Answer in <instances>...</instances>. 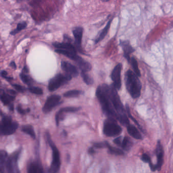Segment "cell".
<instances>
[{
    "label": "cell",
    "mask_w": 173,
    "mask_h": 173,
    "mask_svg": "<svg viewBox=\"0 0 173 173\" xmlns=\"http://www.w3.org/2000/svg\"><path fill=\"white\" fill-rule=\"evenodd\" d=\"M101 1L104 2H107L109 1V0H101Z\"/></svg>",
    "instance_id": "cell-40"
},
{
    "label": "cell",
    "mask_w": 173,
    "mask_h": 173,
    "mask_svg": "<svg viewBox=\"0 0 173 173\" xmlns=\"http://www.w3.org/2000/svg\"><path fill=\"white\" fill-rule=\"evenodd\" d=\"M22 152V149L17 150L8 156L6 161V172L8 173H19L18 160Z\"/></svg>",
    "instance_id": "cell-8"
},
{
    "label": "cell",
    "mask_w": 173,
    "mask_h": 173,
    "mask_svg": "<svg viewBox=\"0 0 173 173\" xmlns=\"http://www.w3.org/2000/svg\"><path fill=\"white\" fill-rule=\"evenodd\" d=\"M122 69V64L121 63L118 64L114 68L111 74V78L113 81V84L116 89L119 90L122 86L121 81V71Z\"/></svg>",
    "instance_id": "cell-9"
},
{
    "label": "cell",
    "mask_w": 173,
    "mask_h": 173,
    "mask_svg": "<svg viewBox=\"0 0 173 173\" xmlns=\"http://www.w3.org/2000/svg\"><path fill=\"white\" fill-rule=\"evenodd\" d=\"M81 76L86 84L90 85L94 83V80L92 78L90 77L86 72H81Z\"/></svg>",
    "instance_id": "cell-26"
},
{
    "label": "cell",
    "mask_w": 173,
    "mask_h": 173,
    "mask_svg": "<svg viewBox=\"0 0 173 173\" xmlns=\"http://www.w3.org/2000/svg\"><path fill=\"white\" fill-rule=\"evenodd\" d=\"M78 68L82 71L87 72L90 71L92 68L91 64L88 62L84 60V59H82L79 60L78 63H77Z\"/></svg>",
    "instance_id": "cell-21"
},
{
    "label": "cell",
    "mask_w": 173,
    "mask_h": 173,
    "mask_svg": "<svg viewBox=\"0 0 173 173\" xmlns=\"http://www.w3.org/2000/svg\"><path fill=\"white\" fill-rule=\"evenodd\" d=\"M10 66H11L12 68H13V69H16V64L15 63V62H12L11 63H10Z\"/></svg>",
    "instance_id": "cell-38"
},
{
    "label": "cell",
    "mask_w": 173,
    "mask_h": 173,
    "mask_svg": "<svg viewBox=\"0 0 173 173\" xmlns=\"http://www.w3.org/2000/svg\"><path fill=\"white\" fill-rule=\"evenodd\" d=\"M95 152V149L94 147L90 148L89 150H88V153H89L90 154L92 155L94 154Z\"/></svg>",
    "instance_id": "cell-37"
},
{
    "label": "cell",
    "mask_w": 173,
    "mask_h": 173,
    "mask_svg": "<svg viewBox=\"0 0 173 173\" xmlns=\"http://www.w3.org/2000/svg\"><path fill=\"white\" fill-rule=\"evenodd\" d=\"M156 155L158 159L157 165L155 166L156 170L160 171L163 163V150L160 141L158 142L156 149Z\"/></svg>",
    "instance_id": "cell-14"
},
{
    "label": "cell",
    "mask_w": 173,
    "mask_h": 173,
    "mask_svg": "<svg viewBox=\"0 0 173 173\" xmlns=\"http://www.w3.org/2000/svg\"><path fill=\"white\" fill-rule=\"evenodd\" d=\"M121 46L122 47L123 51V56L127 60L128 62L130 61V55L135 51V49L130 44V43L127 41H121L120 43Z\"/></svg>",
    "instance_id": "cell-15"
},
{
    "label": "cell",
    "mask_w": 173,
    "mask_h": 173,
    "mask_svg": "<svg viewBox=\"0 0 173 173\" xmlns=\"http://www.w3.org/2000/svg\"><path fill=\"white\" fill-rule=\"evenodd\" d=\"M127 131H128L129 134L134 138L137 139V140L142 139L141 134L135 126H133V125H128L127 126Z\"/></svg>",
    "instance_id": "cell-19"
},
{
    "label": "cell",
    "mask_w": 173,
    "mask_h": 173,
    "mask_svg": "<svg viewBox=\"0 0 173 173\" xmlns=\"http://www.w3.org/2000/svg\"><path fill=\"white\" fill-rule=\"evenodd\" d=\"M103 132L107 137H115L121 134L122 129L118 125L116 119L108 117L104 122Z\"/></svg>",
    "instance_id": "cell-5"
},
{
    "label": "cell",
    "mask_w": 173,
    "mask_h": 173,
    "mask_svg": "<svg viewBox=\"0 0 173 173\" xmlns=\"http://www.w3.org/2000/svg\"><path fill=\"white\" fill-rule=\"evenodd\" d=\"M27 27V23L25 22H23L20 23H19L17 24L16 29L10 32V34L12 35H15L17 34L19 31H22L23 30H24L26 27Z\"/></svg>",
    "instance_id": "cell-28"
},
{
    "label": "cell",
    "mask_w": 173,
    "mask_h": 173,
    "mask_svg": "<svg viewBox=\"0 0 173 173\" xmlns=\"http://www.w3.org/2000/svg\"><path fill=\"white\" fill-rule=\"evenodd\" d=\"M112 22V19H111L109 22L107 23V26H105V27L103 29V30L101 31V33L97 37L96 39H95V44L98 43L100 41H101V40L105 38V36H107V34L108 31H109V28L111 27V23Z\"/></svg>",
    "instance_id": "cell-20"
},
{
    "label": "cell",
    "mask_w": 173,
    "mask_h": 173,
    "mask_svg": "<svg viewBox=\"0 0 173 173\" xmlns=\"http://www.w3.org/2000/svg\"><path fill=\"white\" fill-rule=\"evenodd\" d=\"M82 93V92L78 90H72L67 92L64 93V97H78Z\"/></svg>",
    "instance_id": "cell-29"
},
{
    "label": "cell",
    "mask_w": 173,
    "mask_h": 173,
    "mask_svg": "<svg viewBox=\"0 0 173 173\" xmlns=\"http://www.w3.org/2000/svg\"><path fill=\"white\" fill-rule=\"evenodd\" d=\"M1 75L2 77L6 79L7 80H11L12 79V78L9 77L8 76V74L7 73V72L5 71H3L1 72Z\"/></svg>",
    "instance_id": "cell-35"
},
{
    "label": "cell",
    "mask_w": 173,
    "mask_h": 173,
    "mask_svg": "<svg viewBox=\"0 0 173 173\" xmlns=\"http://www.w3.org/2000/svg\"><path fill=\"white\" fill-rule=\"evenodd\" d=\"M80 109V108L74 107H68L63 108L59 111L56 114L55 120L56 122L57 126L59 125L60 121L63 120L65 117V113H74L78 111Z\"/></svg>",
    "instance_id": "cell-13"
},
{
    "label": "cell",
    "mask_w": 173,
    "mask_h": 173,
    "mask_svg": "<svg viewBox=\"0 0 173 173\" xmlns=\"http://www.w3.org/2000/svg\"><path fill=\"white\" fill-rule=\"evenodd\" d=\"M13 86L15 89H16V90L18 92H20V93H24L26 90L25 87L22 86V85H20L15 84L13 85Z\"/></svg>",
    "instance_id": "cell-33"
},
{
    "label": "cell",
    "mask_w": 173,
    "mask_h": 173,
    "mask_svg": "<svg viewBox=\"0 0 173 173\" xmlns=\"http://www.w3.org/2000/svg\"><path fill=\"white\" fill-rule=\"evenodd\" d=\"M108 142L107 141L103 142H98V143H94V148H102L107 147V144Z\"/></svg>",
    "instance_id": "cell-31"
},
{
    "label": "cell",
    "mask_w": 173,
    "mask_h": 173,
    "mask_svg": "<svg viewBox=\"0 0 173 173\" xmlns=\"http://www.w3.org/2000/svg\"><path fill=\"white\" fill-rule=\"evenodd\" d=\"M61 97L58 95H53L47 99L43 108L45 113H48L52 111L54 107L59 104Z\"/></svg>",
    "instance_id": "cell-10"
},
{
    "label": "cell",
    "mask_w": 173,
    "mask_h": 173,
    "mask_svg": "<svg viewBox=\"0 0 173 173\" xmlns=\"http://www.w3.org/2000/svg\"><path fill=\"white\" fill-rule=\"evenodd\" d=\"M122 137H119L116 138L114 140V143H115V144L117 145L118 146H121L122 144Z\"/></svg>",
    "instance_id": "cell-36"
},
{
    "label": "cell",
    "mask_w": 173,
    "mask_h": 173,
    "mask_svg": "<svg viewBox=\"0 0 173 173\" xmlns=\"http://www.w3.org/2000/svg\"><path fill=\"white\" fill-rule=\"evenodd\" d=\"M107 148H108V152L111 154L115 155H123L124 154V152L122 150L111 146L108 143L107 144Z\"/></svg>",
    "instance_id": "cell-23"
},
{
    "label": "cell",
    "mask_w": 173,
    "mask_h": 173,
    "mask_svg": "<svg viewBox=\"0 0 173 173\" xmlns=\"http://www.w3.org/2000/svg\"><path fill=\"white\" fill-rule=\"evenodd\" d=\"M8 157L7 152L0 150V173L6 172V161Z\"/></svg>",
    "instance_id": "cell-17"
},
{
    "label": "cell",
    "mask_w": 173,
    "mask_h": 173,
    "mask_svg": "<svg viewBox=\"0 0 173 173\" xmlns=\"http://www.w3.org/2000/svg\"><path fill=\"white\" fill-rule=\"evenodd\" d=\"M46 136L49 144L52 150V162L51 163V167L49 172L50 173H57L59 171L61 166L59 151L54 142L52 140L50 134L47 133Z\"/></svg>",
    "instance_id": "cell-6"
},
{
    "label": "cell",
    "mask_w": 173,
    "mask_h": 173,
    "mask_svg": "<svg viewBox=\"0 0 173 173\" xmlns=\"http://www.w3.org/2000/svg\"><path fill=\"white\" fill-rule=\"evenodd\" d=\"M72 78L71 76L67 74H58L50 79L49 82L48 89L50 92H53L66 84Z\"/></svg>",
    "instance_id": "cell-7"
},
{
    "label": "cell",
    "mask_w": 173,
    "mask_h": 173,
    "mask_svg": "<svg viewBox=\"0 0 173 173\" xmlns=\"http://www.w3.org/2000/svg\"><path fill=\"white\" fill-rule=\"evenodd\" d=\"M22 132L30 135L33 139H36V134L31 125H24L22 127Z\"/></svg>",
    "instance_id": "cell-22"
},
{
    "label": "cell",
    "mask_w": 173,
    "mask_h": 173,
    "mask_svg": "<svg viewBox=\"0 0 173 173\" xmlns=\"http://www.w3.org/2000/svg\"><path fill=\"white\" fill-rule=\"evenodd\" d=\"M27 172L29 173H42L44 171L41 163L39 161H34L30 163Z\"/></svg>",
    "instance_id": "cell-16"
},
{
    "label": "cell",
    "mask_w": 173,
    "mask_h": 173,
    "mask_svg": "<svg viewBox=\"0 0 173 173\" xmlns=\"http://www.w3.org/2000/svg\"><path fill=\"white\" fill-rule=\"evenodd\" d=\"M17 111L21 114H25L26 113L29 112L30 111V109H26V110H24L22 108V107L20 106H18L17 107Z\"/></svg>",
    "instance_id": "cell-34"
},
{
    "label": "cell",
    "mask_w": 173,
    "mask_h": 173,
    "mask_svg": "<svg viewBox=\"0 0 173 173\" xmlns=\"http://www.w3.org/2000/svg\"><path fill=\"white\" fill-rule=\"evenodd\" d=\"M0 114L2 116V119L0 123V136H9L13 134L18 127V124L13 122L10 116L4 115L1 112Z\"/></svg>",
    "instance_id": "cell-4"
},
{
    "label": "cell",
    "mask_w": 173,
    "mask_h": 173,
    "mask_svg": "<svg viewBox=\"0 0 173 173\" xmlns=\"http://www.w3.org/2000/svg\"><path fill=\"white\" fill-rule=\"evenodd\" d=\"M61 67L63 70L66 73V74L69 75L72 77H77L78 76V69L70 63L62 61L61 62Z\"/></svg>",
    "instance_id": "cell-12"
},
{
    "label": "cell",
    "mask_w": 173,
    "mask_h": 173,
    "mask_svg": "<svg viewBox=\"0 0 173 173\" xmlns=\"http://www.w3.org/2000/svg\"><path fill=\"white\" fill-rule=\"evenodd\" d=\"M15 99V97L14 96L5 93L4 92H2V93L0 94V100L5 105L9 106L11 104L12 102Z\"/></svg>",
    "instance_id": "cell-18"
},
{
    "label": "cell",
    "mask_w": 173,
    "mask_h": 173,
    "mask_svg": "<svg viewBox=\"0 0 173 173\" xmlns=\"http://www.w3.org/2000/svg\"><path fill=\"white\" fill-rule=\"evenodd\" d=\"M20 77L23 83L29 86H31V84L33 82V79L29 75L26 74V73L22 72L20 74Z\"/></svg>",
    "instance_id": "cell-27"
},
{
    "label": "cell",
    "mask_w": 173,
    "mask_h": 173,
    "mask_svg": "<svg viewBox=\"0 0 173 173\" xmlns=\"http://www.w3.org/2000/svg\"><path fill=\"white\" fill-rule=\"evenodd\" d=\"M5 1H6V0H5Z\"/></svg>",
    "instance_id": "cell-42"
},
{
    "label": "cell",
    "mask_w": 173,
    "mask_h": 173,
    "mask_svg": "<svg viewBox=\"0 0 173 173\" xmlns=\"http://www.w3.org/2000/svg\"><path fill=\"white\" fill-rule=\"evenodd\" d=\"M132 146V142L129 138L128 137H125L122 142L121 146L123 149L128 151L130 149Z\"/></svg>",
    "instance_id": "cell-24"
},
{
    "label": "cell",
    "mask_w": 173,
    "mask_h": 173,
    "mask_svg": "<svg viewBox=\"0 0 173 173\" xmlns=\"http://www.w3.org/2000/svg\"><path fill=\"white\" fill-rule=\"evenodd\" d=\"M82 32L83 29L82 27H76L73 30L72 33L74 37V47L76 50L80 53H82Z\"/></svg>",
    "instance_id": "cell-11"
},
{
    "label": "cell",
    "mask_w": 173,
    "mask_h": 173,
    "mask_svg": "<svg viewBox=\"0 0 173 173\" xmlns=\"http://www.w3.org/2000/svg\"><path fill=\"white\" fill-rule=\"evenodd\" d=\"M138 76L132 71L129 70L125 75V83L127 89L133 99H137L140 96L142 85Z\"/></svg>",
    "instance_id": "cell-3"
},
{
    "label": "cell",
    "mask_w": 173,
    "mask_h": 173,
    "mask_svg": "<svg viewBox=\"0 0 173 173\" xmlns=\"http://www.w3.org/2000/svg\"><path fill=\"white\" fill-rule=\"evenodd\" d=\"M96 95L100 104L101 105L102 111L108 117L113 118L119 120V116L114 108L107 93L104 91L101 85L97 89Z\"/></svg>",
    "instance_id": "cell-2"
},
{
    "label": "cell",
    "mask_w": 173,
    "mask_h": 173,
    "mask_svg": "<svg viewBox=\"0 0 173 173\" xmlns=\"http://www.w3.org/2000/svg\"><path fill=\"white\" fill-rule=\"evenodd\" d=\"M104 91L107 93L110 99L114 108L119 116V121L121 124L125 126L130 125V122L128 119L123 105L121 102L119 96L118 94L114 84L107 85L103 84L101 85Z\"/></svg>",
    "instance_id": "cell-1"
},
{
    "label": "cell",
    "mask_w": 173,
    "mask_h": 173,
    "mask_svg": "<svg viewBox=\"0 0 173 173\" xmlns=\"http://www.w3.org/2000/svg\"><path fill=\"white\" fill-rule=\"evenodd\" d=\"M2 92H3V90L0 89V93H2Z\"/></svg>",
    "instance_id": "cell-41"
},
{
    "label": "cell",
    "mask_w": 173,
    "mask_h": 173,
    "mask_svg": "<svg viewBox=\"0 0 173 173\" xmlns=\"http://www.w3.org/2000/svg\"><path fill=\"white\" fill-rule=\"evenodd\" d=\"M29 90L30 93L37 95H42L43 94V91L42 89L40 87H35V86H30Z\"/></svg>",
    "instance_id": "cell-30"
},
{
    "label": "cell",
    "mask_w": 173,
    "mask_h": 173,
    "mask_svg": "<svg viewBox=\"0 0 173 173\" xmlns=\"http://www.w3.org/2000/svg\"><path fill=\"white\" fill-rule=\"evenodd\" d=\"M129 63H131V64L132 65L134 73L137 75L138 77L141 76L140 71L139 70V67H138V64L136 60L134 57H132L131 58L130 61Z\"/></svg>",
    "instance_id": "cell-25"
},
{
    "label": "cell",
    "mask_w": 173,
    "mask_h": 173,
    "mask_svg": "<svg viewBox=\"0 0 173 173\" xmlns=\"http://www.w3.org/2000/svg\"><path fill=\"white\" fill-rule=\"evenodd\" d=\"M23 1H25V0H16V1L17 2H22Z\"/></svg>",
    "instance_id": "cell-39"
},
{
    "label": "cell",
    "mask_w": 173,
    "mask_h": 173,
    "mask_svg": "<svg viewBox=\"0 0 173 173\" xmlns=\"http://www.w3.org/2000/svg\"><path fill=\"white\" fill-rule=\"evenodd\" d=\"M141 159L143 162L146 163H149V165L151 164V158L147 154H146L145 153L142 155L141 157Z\"/></svg>",
    "instance_id": "cell-32"
}]
</instances>
